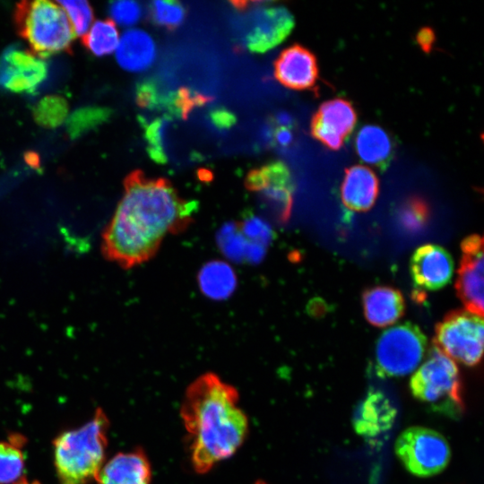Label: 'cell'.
Here are the masks:
<instances>
[{"label":"cell","instance_id":"1","mask_svg":"<svg viewBox=\"0 0 484 484\" xmlns=\"http://www.w3.org/2000/svg\"><path fill=\"white\" fill-rule=\"evenodd\" d=\"M124 188L103 235V251L130 268L151 258L168 234L185 229L195 203L182 199L168 179L148 177L141 170L125 177Z\"/></svg>","mask_w":484,"mask_h":484},{"label":"cell","instance_id":"2","mask_svg":"<svg viewBox=\"0 0 484 484\" xmlns=\"http://www.w3.org/2000/svg\"><path fill=\"white\" fill-rule=\"evenodd\" d=\"M238 401L237 389L213 373L200 376L186 390L180 416L197 473L231 457L246 438L249 422Z\"/></svg>","mask_w":484,"mask_h":484},{"label":"cell","instance_id":"3","mask_svg":"<svg viewBox=\"0 0 484 484\" xmlns=\"http://www.w3.org/2000/svg\"><path fill=\"white\" fill-rule=\"evenodd\" d=\"M109 420L101 409L83 426L54 440V464L60 484H88L105 462Z\"/></svg>","mask_w":484,"mask_h":484},{"label":"cell","instance_id":"4","mask_svg":"<svg viewBox=\"0 0 484 484\" xmlns=\"http://www.w3.org/2000/svg\"><path fill=\"white\" fill-rule=\"evenodd\" d=\"M410 389L416 399L443 415L458 418L465 411L458 367L435 346L411 376Z\"/></svg>","mask_w":484,"mask_h":484},{"label":"cell","instance_id":"5","mask_svg":"<svg viewBox=\"0 0 484 484\" xmlns=\"http://www.w3.org/2000/svg\"><path fill=\"white\" fill-rule=\"evenodd\" d=\"M15 22L19 33L38 56L47 57L68 50L75 36L64 10L50 1L18 4Z\"/></svg>","mask_w":484,"mask_h":484},{"label":"cell","instance_id":"6","mask_svg":"<svg viewBox=\"0 0 484 484\" xmlns=\"http://www.w3.org/2000/svg\"><path fill=\"white\" fill-rule=\"evenodd\" d=\"M426 348L425 335L411 323L385 330L376 341L377 375L381 377H396L411 373L424 358Z\"/></svg>","mask_w":484,"mask_h":484},{"label":"cell","instance_id":"7","mask_svg":"<svg viewBox=\"0 0 484 484\" xmlns=\"http://www.w3.org/2000/svg\"><path fill=\"white\" fill-rule=\"evenodd\" d=\"M394 450L405 469L421 478L443 471L451 458L446 439L436 430L419 426L404 429L395 441Z\"/></svg>","mask_w":484,"mask_h":484},{"label":"cell","instance_id":"8","mask_svg":"<svg viewBox=\"0 0 484 484\" xmlns=\"http://www.w3.org/2000/svg\"><path fill=\"white\" fill-rule=\"evenodd\" d=\"M483 336L482 316L453 311L436 326L434 346L451 359L473 367L482 357Z\"/></svg>","mask_w":484,"mask_h":484},{"label":"cell","instance_id":"9","mask_svg":"<svg viewBox=\"0 0 484 484\" xmlns=\"http://www.w3.org/2000/svg\"><path fill=\"white\" fill-rule=\"evenodd\" d=\"M246 186L258 194L260 200L280 222L288 220L294 184L290 171L283 162L272 161L252 169L246 176Z\"/></svg>","mask_w":484,"mask_h":484},{"label":"cell","instance_id":"10","mask_svg":"<svg viewBox=\"0 0 484 484\" xmlns=\"http://www.w3.org/2000/svg\"><path fill=\"white\" fill-rule=\"evenodd\" d=\"M462 257L456 291L467 311L483 315V239L479 235L465 238L462 244Z\"/></svg>","mask_w":484,"mask_h":484},{"label":"cell","instance_id":"11","mask_svg":"<svg viewBox=\"0 0 484 484\" xmlns=\"http://www.w3.org/2000/svg\"><path fill=\"white\" fill-rule=\"evenodd\" d=\"M46 62L19 47H10L0 56V86L15 93L31 92L47 78Z\"/></svg>","mask_w":484,"mask_h":484},{"label":"cell","instance_id":"12","mask_svg":"<svg viewBox=\"0 0 484 484\" xmlns=\"http://www.w3.org/2000/svg\"><path fill=\"white\" fill-rule=\"evenodd\" d=\"M293 27V16L285 7L258 6L250 15L245 45L251 52L264 53L281 43Z\"/></svg>","mask_w":484,"mask_h":484},{"label":"cell","instance_id":"13","mask_svg":"<svg viewBox=\"0 0 484 484\" xmlns=\"http://www.w3.org/2000/svg\"><path fill=\"white\" fill-rule=\"evenodd\" d=\"M357 121L350 102L334 99L323 103L311 122L312 135L331 150H339Z\"/></svg>","mask_w":484,"mask_h":484},{"label":"cell","instance_id":"14","mask_svg":"<svg viewBox=\"0 0 484 484\" xmlns=\"http://www.w3.org/2000/svg\"><path fill=\"white\" fill-rule=\"evenodd\" d=\"M411 272L418 287L428 290H439L452 279L453 258L447 250L438 245H424L411 257Z\"/></svg>","mask_w":484,"mask_h":484},{"label":"cell","instance_id":"15","mask_svg":"<svg viewBox=\"0 0 484 484\" xmlns=\"http://www.w3.org/2000/svg\"><path fill=\"white\" fill-rule=\"evenodd\" d=\"M275 78L293 90L311 89L318 79L315 56L300 45L285 48L274 62Z\"/></svg>","mask_w":484,"mask_h":484},{"label":"cell","instance_id":"16","mask_svg":"<svg viewBox=\"0 0 484 484\" xmlns=\"http://www.w3.org/2000/svg\"><path fill=\"white\" fill-rule=\"evenodd\" d=\"M95 480L98 484H151V466L141 448L118 453L104 462Z\"/></svg>","mask_w":484,"mask_h":484},{"label":"cell","instance_id":"17","mask_svg":"<svg viewBox=\"0 0 484 484\" xmlns=\"http://www.w3.org/2000/svg\"><path fill=\"white\" fill-rule=\"evenodd\" d=\"M378 190L379 184L376 174L366 166L355 165L345 172L341 196L347 208L363 212L374 205Z\"/></svg>","mask_w":484,"mask_h":484},{"label":"cell","instance_id":"18","mask_svg":"<svg viewBox=\"0 0 484 484\" xmlns=\"http://www.w3.org/2000/svg\"><path fill=\"white\" fill-rule=\"evenodd\" d=\"M118 65L128 72H142L149 68L156 58V45L151 36L143 30H125L116 49Z\"/></svg>","mask_w":484,"mask_h":484},{"label":"cell","instance_id":"19","mask_svg":"<svg viewBox=\"0 0 484 484\" xmlns=\"http://www.w3.org/2000/svg\"><path fill=\"white\" fill-rule=\"evenodd\" d=\"M362 303L367 320L377 327L393 324L404 312L403 297L392 287L376 286L367 289L363 293Z\"/></svg>","mask_w":484,"mask_h":484},{"label":"cell","instance_id":"20","mask_svg":"<svg viewBox=\"0 0 484 484\" xmlns=\"http://www.w3.org/2000/svg\"><path fill=\"white\" fill-rule=\"evenodd\" d=\"M356 151L366 163L385 169L392 157V143L386 132L377 125L363 126L357 134Z\"/></svg>","mask_w":484,"mask_h":484},{"label":"cell","instance_id":"21","mask_svg":"<svg viewBox=\"0 0 484 484\" xmlns=\"http://www.w3.org/2000/svg\"><path fill=\"white\" fill-rule=\"evenodd\" d=\"M197 279L202 292L213 300L228 298L237 287V276L233 268L220 260L205 264L199 271Z\"/></svg>","mask_w":484,"mask_h":484},{"label":"cell","instance_id":"22","mask_svg":"<svg viewBox=\"0 0 484 484\" xmlns=\"http://www.w3.org/2000/svg\"><path fill=\"white\" fill-rule=\"evenodd\" d=\"M219 244L228 257L237 261L246 259L255 263L265 253V246L249 241L234 225H227L220 230Z\"/></svg>","mask_w":484,"mask_h":484},{"label":"cell","instance_id":"23","mask_svg":"<svg viewBox=\"0 0 484 484\" xmlns=\"http://www.w3.org/2000/svg\"><path fill=\"white\" fill-rule=\"evenodd\" d=\"M82 38L85 47L96 56L115 52L119 42L118 30L111 20L95 22Z\"/></svg>","mask_w":484,"mask_h":484},{"label":"cell","instance_id":"24","mask_svg":"<svg viewBox=\"0 0 484 484\" xmlns=\"http://www.w3.org/2000/svg\"><path fill=\"white\" fill-rule=\"evenodd\" d=\"M24 455L19 440L0 442V484H13L24 471Z\"/></svg>","mask_w":484,"mask_h":484},{"label":"cell","instance_id":"25","mask_svg":"<svg viewBox=\"0 0 484 484\" xmlns=\"http://www.w3.org/2000/svg\"><path fill=\"white\" fill-rule=\"evenodd\" d=\"M141 123L144 128V136L149 156L157 163H166L168 156L165 149L166 134L171 122L170 116L165 114L151 122H146L142 117Z\"/></svg>","mask_w":484,"mask_h":484},{"label":"cell","instance_id":"26","mask_svg":"<svg viewBox=\"0 0 484 484\" xmlns=\"http://www.w3.org/2000/svg\"><path fill=\"white\" fill-rule=\"evenodd\" d=\"M110 114L111 110L103 107L78 108L66 120L67 133L71 138H77L107 121Z\"/></svg>","mask_w":484,"mask_h":484},{"label":"cell","instance_id":"27","mask_svg":"<svg viewBox=\"0 0 484 484\" xmlns=\"http://www.w3.org/2000/svg\"><path fill=\"white\" fill-rule=\"evenodd\" d=\"M68 116L66 100L57 95L42 98L33 108V117L40 125L53 128L60 125Z\"/></svg>","mask_w":484,"mask_h":484},{"label":"cell","instance_id":"28","mask_svg":"<svg viewBox=\"0 0 484 484\" xmlns=\"http://www.w3.org/2000/svg\"><path fill=\"white\" fill-rule=\"evenodd\" d=\"M173 92H162L154 80L140 82L135 90L137 104L142 108L154 110H166L170 116Z\"/></svg>","mask_w":484,"mask_h":484},{"label":"cell","instance_id":"29","mask_svg":"<svg viewBox=\"0 0 484 484\" xmlns=\"http://www.w3.org/2000/svg\"><path fill=\"white\" fill-rule=\"evenodd\" d=\"M148 8L152 22L169 30L179 26L186 16L185 7L177 1H153Z\"/></svg>","mask_w":484,"mask_h":484},{"label":"cell","instance_id":"30","mask_svg":"<svg viewBox=\"0 0 484 484\" xmlns=\"http://www.w3.org/2000/svg\"><path fill=\"white\" fill-rule=\"evenodd\" d=\"M64 10L74 35L83 37L93 21V12L86 1H60L57 3Z\"/></svg>","mask_w":484,"mask_h":484},{"label":"cell","instance_id":"31","mask_svg":"<svg viewBox=\"0 0 484 484\" xmlns=\"http://www.w3.org/2000/svg\"><path fill=\"white\" fill-rule=\"evenodd\" d=\"M212 98L183 87L173 92L170 116L186 119L189 113L197 107L211 101Z\"/></svg>","mask_w":484,"mask_h":484},{"label":"cell","instance_id":"32","mask_svg":"<svg viewBox=\"0 0 484 484\" xmlns=\"http://www.w3.org/2000/svg\"><path fill=\"white\" fill-rule=\"evenodd\" d=\"M108 13L111 21L123 27L133 26L142 17L143 10L135 1H116L110 3Z\"/></svg>","mask_w":484,"mask_h":484},{"label":"cell","instance_id":"33","mask_svg":"<svg viewBox=\"0 0 484 484\" xmlns=\"http://www.w3.org/2000/svg\"><path fill=\"white\" fill-rule=\"evenodd\" d=\"M210 117L213 125L220 129L229 128L236 122L235 115L224 108L212 109Z\"/></svg>","mask_w":484,"mask_h":484},{"label":"cell","instance_id":"34","mask_svg":"<svg viewBox=\"0 0 484 484\" xmlns=\"http://www.w3.org/2000/svg\"><path fill=\"white\" fill-rule=\"evenodd\" d=\"M419 36V42L420 43V45L425 49H428L433 40V33L428 30H424L420 31Z\"/></svg>","mask_w":484,"mask_h":484},{"label":"cell","instance_id":"35","mask_svg":"<svg viewBox=\"0 0 484 484\" xmlns=\"http://www.w3.org/2000/svg\"><path fill=\"white\" fill-rule=\"evenodd\" d=\"M276 140L281 144H287L291 140L290 132L285 127H281L276 131Z\"/></svg>","mask_w":484,"mask_h":484},{"label":"cell","instance_id":"36","mask_svg":"<svg viewBox=\"0 0 484 484\" xmlns=\"http://www.w3.org/2000/svg\"><path fill=\"white\" fill-rule=\"evenodd\" d=\"M254 484H266V483H265L264 481H262V480H258V481H256V482H255V483H254Z\"/></svg>","mask_w":484,"mask_h":484}]
</instances>
